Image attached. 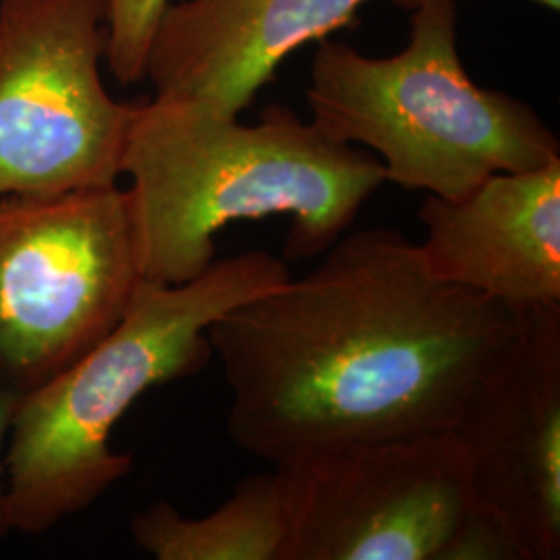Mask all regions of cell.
<instances>
[{"label": "cell", "mask_w": 560, "mask_h": 560, "mask_svg": "<svg viewBox=\"0 0 560 560\" xmlns=\"http://www.w3.org/2000/svg\"><path fill=\"white\" fill-rule=\"evenodd\" d=\"M523 312L436 280L393 229L345 233L303 279L208 328L252 457L453 430Z\"/></svg>", "instance_id": "cell-1"}, {"label": "cell", "mask_w": 560, "mask_h": 560, "mask_svg": "<svg viewBox=\"0 0 560 560\" xmlns=\"http://www.w3.org/2000/svg\"><path fill=\"white\" fill-rule=\"evenodd\" d=\"M141 277L198 279L231 222L289 214L284 258L324 256L384 180L382 162L270 104L243 125L200 101L138 102L122 150Z\"/></svg>", "instance_id": "cell-2"}, {"label": "cell", "mask_w": 560, "mask_h": 560, "mask_svg": "<svg viewBox=\"0 0 560 560\" xmlns=\"http://www.w3.org/2000/svg\"><path fill=\"white\" fill-rule=\"evenodd\" d=\"M291 279L284 260L252 249L180 284L143 280L96 347L21 397L4 453L13 532L40 536L122 480L133 457L108 441L133 402L201 372L214 355L210 324Z\"/></svg>", "instance_id": "cell-3"}, {"label": "cell", "mask_w": 560, "mask_h": 560, "mask_svg": "<svg viewBox=\"0 0 560 560\" xmlns=\"http://www.w3.org/2000/svg\"><path fill=\"white\" fill-rule=\"evenodd\" d=\"M305 98L322 133L368 148L386 183L444 200H459L494 173L560 159L559 138L529 104L467 75L455 0H421L407 48L388 59L322 40Z\"/></svg>", "instance_id": "cell-4"}, {"label": "cell", "mask_w": 560, "mask_h": 560, "mask_svg": "<svg viewBox=\"0 0 560 560\" xmlns=\"http://www.w3.org/2000/svg\"><path fill=\"white\" fill-rule=\"evenodd\" d=\"M143 282L127 189L0 198V386L20 397L96 347Z\"/></svg>", "instance_id": "cell-5"}, {"label": "cell", "mask_w": 560, "mask_h": 560, "mask_svg": "<svg viewBox=\"0 0 560 560\" xmlns=\"http://www.w3.org/2000/svg\"><path fill=\"white\" fill-rule=\"evenodd\" d=\"M108 0H0V198L117 185L138 104L102 81Z\"/></svg>", "instance_id": "cell-6"}, {"label": "cell", "mask_w": 560, "mask_h": 560, "mask_svg": "<svg viewBox=\"0 0 560 560\" xmlns=\"http://www.w3.org/2000/svg\"><path fill=\"white\" fill-rule=\"evenodd\" d=\"M272 465L287 515L280 560H439L471 502L451 430L307 448Z\"/></svg>", "instance_id": "cell-7"}, {"label": "cell", "mask_w": 560, "mask_h": 560, "mask_svg": "<svg viewBox=\"0 0 560 560\" xmlns=\"http://www.w3.org/2000/svg\"><path fill=\"white\" fill-rule=\"evenodd\" d=\"M471 501L511 523L529 560L560 557V305L523 310L521 332L451 430Z\"/></svg>", "instance_id": "cell-8"}, {"label": "cell", "mask_w": 560, "mask_h": 560, "mask_svg": "<svg viewBox=\"0 0 560 560\" xmlns=\"http://www.w3.org/2000/svg\"><path fill=\"white\" fill-rule=\"evenodd\" d=\"M370 0H183L171 2L145 59L154 96L200 101L229 117L256 101L280 62L303 44L358 20ZM416 9L421 0H393Z\"/></svg>", "instance_id": "cell-9"}, {"label": "cell", "mask_w": 560, "mask_h": 560, "mask_svg": "<svg viewBox=\"0 0 560 560\" xmlns=\"http://www.w3.org/2000/svg\"><path fill=\"white\" fill-rule=\"evenodd\" d=\"M420 221L434 279L520 312L560 305V159L494 173L459 200L430 196Z\"/></svg>", "instance_id": "cell-10"}, {"label": "cell", "mask_w": 560, "mask_h": 560, "mask_svg": "<svg viewBox=\"0 0 560 560\" xmlns=\"http://www.w3.org/2000/svg\"><path fill=\"white\" fill-rule=\"evenodd\" d=\"M131 538L156 560H280L287 515L275 471L249 476L203 517L159 501L131 520Z\"/></svg>", "instance_id": "cell-11"}, {"label": "cell", "mask_w": 560, "mask_h": 560, "mask_svg": "<svg viewBox=\"0 0 560 560\" xmlns=\"http://www.w3.org/2000/svg\"><path fill=\"white\" fill-rule=\"evenodd\" d=\"M171 2L173 0H108L104 59L113 78L122 85L145 80L150 42Z\"/></svg>", "instance_id": "cell-12"}, {"label": "cell", "mask_w": 560, "mask_h": 560, "mask_svg": "<svg viewBox=\"0 0 560 560\" xmlns=\"http://www.w3.org/2000/svg\"><path fill=\"white\" fill-rule=\"evenodd\" d=\"M439 560H529V555L501 513L471 501Z\"/></svg>", "instance_id": "cell-13"}, {"label": "cell", "mask_w": 560, "mask_h": 560, "mask_svg": "<svg viewBox=\"0 0 560 560\" xmlns=\"http://www.w3.org/2000/svg\"><path fill=\"white\" fill-rule=\"evenodd\" d=\"M20 395L0 386V540H4L13 527L9 520V501H7V467H4V453L15 409L20 405Z\"/></svg>", "instance_id": "cell-14"}, {"label": "cell", "mask_w": 560, "mask_h": 560, "mask_svg": "<svg viewBox=\"0 0 560 560\" xmlns=\"http://www.w3.org/2000/svg\"><path fill=\"white\" fill-rule=\"evenodd\" d=\"M534 2L544 4V7H546V9H550V11H559L560 9V0H534Z\"/></svg>", "instance_id": "cell-15"}]
</instances>
